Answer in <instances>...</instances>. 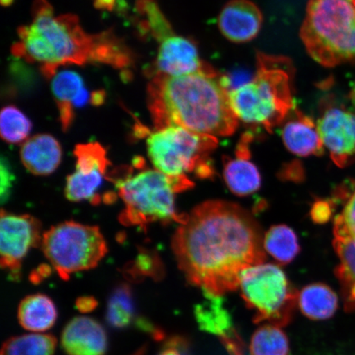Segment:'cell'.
<instances>
[{"instance_id": "cell-32", "label": "cell", "mask_w": 355, "mask_h": 355, "mask_svg": "<svg viewBox=\"0 0 355 355\" xmlns=\"http://www.w3.org/2000/svg\"><path fill=\"white\" fill-rule=\"evenodd\" d=\"M0 176H1V183H0V198L1 202L4 203L10 198L13 182L15 177L6 157H2L0 162Z\"/></svg>"}, {"instance_id": "cell-29", "label": "cell", "mask_w": 355, "mask_h": 355, "mask_svg": "<svg viewBox=\"0 0 355 355\" xmlns=\"http://www.w3.org/2000/svg\"><path fill=\"white\" fill-rule=\"evenodd\" d=\"M139 6L144 7V10L146 11L152 33L159 42L175 35L171 26L159 10L155 0H139Z\"/></svg>"}, {"instance_id": "cell-11", "label": "cell", "mask_w": 355, "mask_h": 355, "mask_svg": "<svg viewBox=\"0 0 355 355\" xmlns=\"http://www.w3.org/2000/svg\"><path fill=\"white\" fill-rule=\"evenodd\" d=\"M76 158L75 171L67 178L65 195L70 202L91 201L100 202L97 192L109 180L108 167L110 165L107 153L99 143L78 144L74 150Z\"/></svg>"}, {"instance_id": "cell-28", "label": "cell", "mask_w": 355, "mask_h": 355, "mask_svg": "<svg viewBox=\"0 0 355 355\" xmlns=\"http://www.w3.org/2000/svg\"><path fill=\"white\" fill-rule=\"evenodd\" d=\"M33 123L16 106L3 108L0 115V133L3 140L10 144L25 143L28 139Z\"/></svg>"}, {"instance_id": "cell-3", "label": "cell", "mask_w": 355, "mask_h": 355, "mask_svg": "<svg viewBox=\"0 0 355 355\" xmlns=\"http://www.w3.org/2000/svg\"><path fill=\"white\" fill-rule=\"evenodd\" d=\"M227 82L212 67L184 76L154 75L148 105L155 128L180 126L199 135H232L239 119L230 103Z\"/></svg>"}, {"instance_id": "cell-33", "label": "cell", "mask_w": 355, "mask_h": 355, "mask_svg": "<svg viewBox=\"0 0 355 355\" xmlns=\"http://www.w3.org/2000/svg\"><path fill=\"white\" fill-rule=\"evenodd\" d=\"M157 355H189L187 343L179 337L166 341Z\"/></svg>"}, {"instance_id": "cell-36", "label": "cell", "mask_w": 355, "mask_h": 355, "mask_svg": "<svg viewBox=\"0 0 355 355\" xmlns=\"http://www.w3.org/2000/svg\"><path fill=\"white\" fill-rule=\"evenodd\" d=\"M114 0H96V4L98 7H112Z\"/></svg>"}, {"instance_id": "cell-1", "label": "cell", "mask_w": 355, "mask_h": 355, "mask_svg": "<svg viewBox=\"0 0 355 355\" xmlns=\"http://www.w3.org/2000/svg\"><path fill=\"white\" fill-rule=\"evenodd\" d=\"M172 248L189 282L217 295L238 288L243 270L266 260L254 220L241 207L223 201L195 208L176 230Z\"/></svg>"}, {"instance_id": "cell-31", "label": "cell", "mask_w": 355, "mask_h": 355, "mask_svg": "<svg viewBox=\"0 0 355 355\" xmlns=\"http://www.w3.org/2000/svg\"><path fill=\"white\" fill-rule=\"evenodd\" d=\"M159 266L161 263H159L157 257L144 252L137 256L135 263L128 272L133 274V276L139 275L140 277H158L162 272V270H159Z\"/></svg>"}, {"instance_id": "cell-19", "label": "cell", "mask_w": 355, "mask_h": 355, "mask_svg": "<svg viewBox=\"0 0 355 355\" xmlns=\"http://www.w3.org/2000/svg\"><path fill=\"white\" fill-rule=\"evenodd\" d=\"M293 112L284 124L282 132L286 148L300 157L321 155L324 152V146L317 124L300 110H294Z\"/></svg>"}, {"instance_id": "cell-13", "label": "cell", "mask_w": 355, "mask_h": 355, "mask_svg": "<svg viewBox=\"0 0 355 355\" xmlns=\"http://www.w3.org/2000/svg\"><path fill=\"white\" fill-rule=\"evenodd\" d=\"M155 67V75L179 77L201 72L211 66L202 61L193 42L173 35L161 42Z\"/></svg>"}, {"instance_id": "cell-21", "label": "cell", "mask_w": 355, "mask_h": 355, "mask_svg": "<svg viewBox=\"0 0 355 355\" xmlns=\"http://www.w3.org/2000/svg\"><path fill=\"white\" fill-rule=\"evenodd\" d=\"M301 313L315 321L331 318L338 309V297L329 286L316 283L302 290L296 298Z\"/></svg>"}, {"instance_id": "cell-37", "label": "cell", "mask_w": 355, "mask_h": 355, "mask_svg": "<svg viewBox=\"0 0 355 355\" xmlns=\"http://www.w3.org/2000/svg\"><path fill=\"white\" fill-rule=\"evenodd\" d=\"M349 97L350 101H352L353 107L355 110V82L354 83L352 89H350Z\"/></svg>"}, {"instance_id": "cell-23", "label": "cell", "mask_w": 355, "mask_h": 355, "mask_svg": "<svg viewBox=\"0 0 355 355\" xmlns=\"http://www.w3.org/2000/svg\"><path fill=\"white\" fill-rule=\"evenodd\" d=\"M205 293V300L197 306L195 314L203 330L217 336H227L232 328L230 316L224 309L220 295Z\"/></svg>"}, {"instance_id": "cell-4", "label": "cell", "mask_w": 355, "mask_h": 355, "mask_svg": "<svg viewBox=\"0 0 355 355\" xmlns=\"http://www.w3.org/2000/svg\"><path fill=\"white\" fill-rule=\"evenodd\" d=\"M257 71L250 82L229 91L239 121L272 132L295 110L294 68L284 56L257 53Z\"/></svg>"}, {"instance_id": "cell-24", "label": "cell", "mask_w": 355, "mask_h": 355, "mask_svg": "<svg viewBox=\"0 0 355 355\" xmlns=\"http://www.w3.org/2000/svg\"><path fill=\"white\" fill-rule=\"evenodd\" d=\"M263 244L265 250L282 264L291 263L300 251L295 233L284 225L270 228L265 235Z\"/></svg>"}, {"instance_id": "cell-22", "label": "cell", "mask_w": 355, "mask_h": 355, "mask_svg": "<svg viewBox=\"0 0 355 355\" xmlns=\"http://www.w3.org/2000/svg\"><path fill=\"white\" fill-rule=\"evenodd\" d=\"M335 250L340 261L336 269L346 309L355 312V241L334 237Z\"/></svg>"}, {"instance_id": "cell-12", "label": "cell", "mask_w": 355, "mask_h": 355, "mask_svg": "<svg viewBox=\"0 0 355 355\" xmlns=\"http://www.w3.org/2000/svg\"><path fill=\"white\" fill-rule=\"evenodd\" d=\"M324 148L329 150L332 161L345 167L355 158V114L340 106L323 110L317 123Z\"/></svg>"}, {"instance_id": "cell-8", "label": "cell", "mask_w": 355, "mask_h": 355, "mask_svg": "<svg viewBox=\"0 0 355 355\" xmlns=\"http://www.w3.org/2000/svg\"><path fill=\"white\" fill-rule=\"evenodd\" d=\"M42 250L61 278L96 268L107 252L97 226L66 221L43 234Z\"/></svg>"}, {"instance_id": "cell-2", "label": "cell", "mask_w": 355, "mask_h": 355, "mask_svg": "<svg viewBox=\"0 0 355 355\" xmlns=\"http://www.w3.org/2000/svg\"><path fill=\"white\" fill-rule=\"evenodd\" d=\"M12 54L37 64L51 79L60 67L87 63L124 68L132 64V53L112 32L89 34L78 16H55L47 0H34L33 20L19 28Z\"/></svg>"}, {"instance_id": "cell-5", "label": "cell", "mask_w": 355, "mask_h": 355, "mask_svg": "<svg viewBox=\"0 0 355 355\" xmlns=\"http://www.w3.org/2000/svg\"><path fill=\"white\" fill-rule=\"evenodd\" d=\"M135 165L139 170L136 173L125 167L119 175L109 177L125 206L119 216L121 223L141 227L157 221L183 224L188 215L176 211L175 194L192 187V182L172 179L155 168H145L140 158Z\"/></svg>"}, {"instance_id": "cell-14", "label": "cell", "mask_w": 355, "mask_h": 355, "mask_svg": "<svg viewBox=\"0 0 355 355\" xmlns=\"http://www.w3.org/2000/svg\"><path fill=\"white\" fill-rule=\"evenodd\" d=\"M263 21V13L251 0H230L220 12L218 28L230 42L246 43L257 37Z\"/></svg>"}, {"instance_id": "cell-6", "label": "cell", "mask_w": 355, "mask_h": 355, "mask_svg": "<svg viewBox=\"0 0 355 355\" xmlns=\"http://www.w3.org/2000/svg\"><path fill=\"white\" fill-rule=\"evenodd\" d=\"M300 37L319 64L355 61V0H309Z\"/></svg>"}, {"instance_id": "cell-25", "label": "cell", "mask_w": 355, "mask_h": 355, "mask_svg": "<svg viewBox=\"0 0 355 355\" xmlns=\"http://www.w3.org/2000/svg\"><path fill=\"white\" fill-rule=\"evenodd\" d=\"M135 317V303L130 286L122 284L110 296L106 309V321L114 329H124Z\"/></svg>"}, {"instance_id": "cell-10", "label": "cell", "mask_w": 355, "mask_h": 355, "mask_svg": "<svg viewBox=\"0 0 355 355\" xmlns=\"http://www.w3.org/2000/svg\"><path fill=\"white\" fill-rule=\"evenodd\" d=\"M42 224L29 215L2 210L0 220V263L12 279L20 277L22 261L32 248L41 246Z\"/></svg>"}, {"instance_id": "cell-18", "label": "cell", "mask_w": 355, "mask_h": 355, "mask_svg": "<svg viewBox=\"0 0 355 355\" xmlns=\"http://www.w3.org/2000/svg\"><path fill=\"white\" fill-rule=\"evenodd\" d=\"M252 137L244 135L239 144L236 157L226 159L224 165L225 183L232 192L239 196H247L259 190L261 176L254 164L250 162L248 146Z\"/></svg>"}, {"instance_id": "cell-26", "label": "cell", "mask_w": 355, "mask_h": 355, "mask_svg": "<svg viewBox=\"0 0 355 355\" xmlns=\"http://www.w3.org/2000/svg\"><path fill=\"white\" fill-rule=\"evenodd\" d=\"M251 355H288L290 343L281 327L265 324L255 331L250 341Z\"/></svg>"}, {"instance_id": "cell-34", "label": "cell", "mask_w": 355, "mask_h": 355, "mask_svg": "<svg viewBox=\"0 0 355 355\" xmlns=\"http://www.w3.org/2000/svg\"><path fill=\"white\" fill-rule=\"evenodd\" d=\"M331 207L329 202L320 201L314 204L312 209L313 219L318 222V223H323L329 220L331 216Z\"/></svg>"}, {"instance_id": "cell-7", "label": "cell", "mask_w": 355, "mask_h": 355, "mask_svg": "<svg viewBox=\"0 0 355 355\" xmlns=\"http://www.w3.org/2000/svg\"><path fill=\"white\" fill-rule=\"evenodd\" d=\"M217 145V137L180 126L157 128L146 139L155 170L172 179H188V173L192 172L200 178L211 177L213 170L208 159Z\"/></svg>"}, {"instance_id": "cell-30", "label": "cell", "mask_w": 355, "mask_h": 355, "mask_svg": "<svg viewBox=\"0 0 355 355\" xmlns=\"http://www.w3.org/2000/svg\"><path fill=\"white\" fill-rule=\"evenodd\" d=\"M334 237L346 238L355 241V190L349 195L343 211L336 217Z\"/></svg>"}, {"instance_id": "cell-15", "label": "cell", "mask_w": 355, "mask_h": 355, "mask_svg": "<svg viewBox=\"0 0 355 355\" xmlns=\"http://www.w3.org/2000/svg\"><path fill=\"white\" fill-rule=\"evenodd\" d=\"M61 345L68 355H105L108 337L95 319L77 317L67 324L62 333Z\"/></svg>"}, {"instance_id": "cell-27", "label": "cell", "mask_w": 355, "mask_h": 355, "mask_svg": "<svg viewBox=\"0 0 355 355\" xmlns=\"http://www.w3.org/2000/svg\"><path fill=\"white\" fill-rule=\"evenodd\" d=\"M56 345L54 336L33 332L7 340L2 355H54Z\"/></svg>"}, {"instance_id": "cell-35", "label": "cell", "mask_w": 355, "mask_h": 355, "mask_svg": "<svg viewBox=\"0 0 355 355\" xmlns=\"http://www.w3.org/2000/svg\"><path fill=\"white\" fill-rule=\"evenodd\" d=\"M76 304L82 313H89L96 308L97 302L92 297H82L78 300Z\"/></svg>"}, {"instance_id": "cell-16", "label": "cell", "mask_w": 355, "mask_h": 355, "mask_svg": "<svg viewBox=\"0 0 355 355\" xmlns=\"http://www.w3.org/2000/svg\"><path fill=\"white\" fill-rule=\"evenodd\" d=\"M51 88L64 131L72 125L75 109L85 105L90 99L83 80L76 72L64 70L53 76ZM92 101V100H91Z\"/></svg>"}, {"instance_id": "cell-9", "label": "cell", "mask_w": 355, "mask_h": 355, "mask_svg": "<svg viewBox=\"0 0 355 355\" xmlns=\"http://www.w3.org/2000/svg\"><path fill=\"white\" fill-rule=\"evenodd\" d=\"M238 288L250 307L270 321L285 318L297 298L286 274L273 264L263 263L244 270Z\"/></svg>"}, {"instance_id": "cell-17", "label": "cell", "mask_w": 355, "mask_h": 355, "mask_svg": "<svg viewBox=\"0 0 355 355\" xmlns=\"http://www.w3.org/2000/svg\"><path fill=\"white\" fill-rule=\"evenodd\" d=\"M61 145L55 137L41 133L22 144L20 150L21 163L32 174L50 175L60 166L62 161Z\"/></svg>"}, {"instance_id": "cell-20", "label": "cell", "mask_w": 355, "mask_h": 355, "mask_svg": "<svg viewBox=\"0 0 355 355\" xmlns=\"http://www.w3.org/2000/svg\"><path fill=\"white\" fill-rule=\"evenodd\" d=\"M17 317L21 326L34 333H42L54 327L58 311L50 297L42 294L26 296L21 300Z\"/></svg>"}]
</instances>
